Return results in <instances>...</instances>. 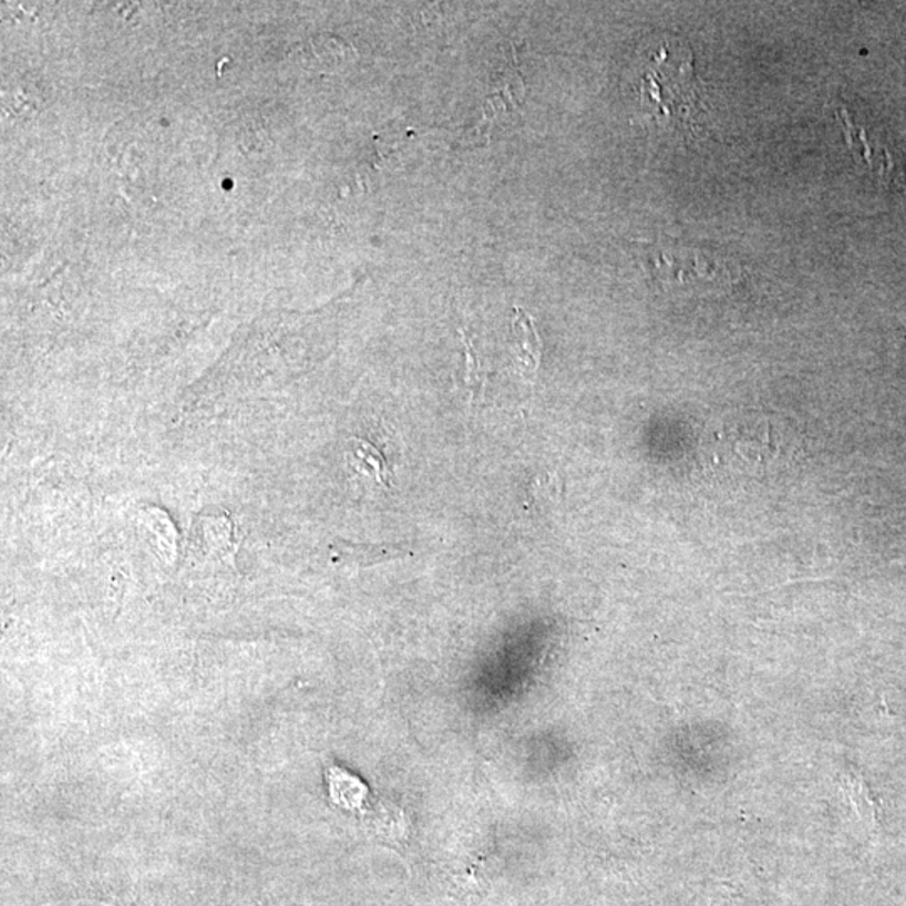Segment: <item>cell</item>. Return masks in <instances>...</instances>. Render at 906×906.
Listing matches in <instances>:
<instances>
[{
	"label": "cell",
	"instance_id": "cell-8",
	"mask_svg": "<svg viewBox=\"0 0 906 906\" xmlns=\"http://www.w3.org/2000/svg\"><path fill=\"white\" fill-rule=\"evenodd\" d=\"M844 787H846L847 796L852 800L859 820L873 830L876 823L875 806L869 800L868 789L863 784L862 778L858 775H847L844 779Z\"/></svg>",
	"mask_w": 906,
	"mask_h": 906
},
{
	"label": "cell",
	"instance_id": "cell-5",
	"mask_svg": "<svg viewBox=\"0 0 906 906\" xmlns=\"http://www.w3.org/2000/svg\"><path fill=\"white\" fill-rule=\"evenodd\" d=\"M334 550V559L344 560V563L358 564V566H370V564L383 563V560L399 559V557L409 556L410 550L397 546V544H378V546H368V544H351V543H336L332 544Z\"/></svg>",
	"mask_w": 906,
	"mask_h": 906
},
{
	"label": "cell",
	"instance_id": "cell-2",
	"mask_svg": "<svg viewBox=\"0 0 906 906\" xmlns=\"http://www.w3.org/2000/svg\"><path fill=\"white\" fill-rule=\"evenodd\" d=\"M723 452L732 461H744L754 467L778 465L782 453L791 452L789 433L764 416H745L741 422L727 425L720 433ZM787 455V453H785Z\"/></svg>",
	"mask_w": 906,
	"mask_h": 906
},
{
	"label": "cell",
	"instance_id": "cell-4",
	"mask_svg": "<svg viewBox=\"0 0 906 906\" xmlns=\"http://www.w3.org/2000/svg\"><path fill=\"white\" fill-rule=\"evenodd\" d=\"M354 54L357 52L353 45L338 38H328V35L311 39L301 48L296 49L299 63L312 70H331V68L341 66L344 61L354 58Z\"/></svg>",
	"mask_w": 906,
	"mask_h": 906
},
{
	"label": "cell",
	"instance_id": "cell-3",
	"mask_svg": "<svg viewBox=\"0 0 906 906\" xmlns=\"http://www.w3.org/2000/svg\"><path fill=\"white\" fill-rule=\"evenodd\" d=\"M511 343H513L514 357H516L521 373L534 380L539 370L540 358H543V341H540L533 316L527 315L517 306L514 308L513 322H511Z\"/></svg>",
	"mask_w": 906,
	"mask_h": 906
},
{
	"label": "cell",
	"instance_id": "cell-6",
	"mask_svg": "<svg viewBox=\"0 0 906 906\" xmlns=\"http://www.w3.org/2000/svg\"><path fill=\"white\" fill-rule=\"evenodd\" d=\"M348 461L358 474L368 475L380 485H390V467H388L387 459L373 443L363 439L351 440Z\"/></svg>",
	"mask_w": 906,
	"mask_h": 906
},
{
	"label": "cell",
	"instance_id": "cell-1",
	"mask_svg": "<svg viewBox=\"0 0 906 906\" xmlns=\"http://www.w3.org/2000/svg\"><path fill=\"white\" fill-rule=\"evenodd\" d=\"M640 58L637 93L641 113L661 128L696 133L706 107L690 45L682 39H660Z\"/></svg>",
	"mask_w": 906,
	"mask_h": 906
},
{
	"label": "cell",
	"instance_id": "cell-7",
	"mask_svg": "<svg viewBox=\"0 0 906 906\" xmlns=\"http://www.w3.org/2000/svg\"><path fill=\"white\" fill-rule=\"evenodd\" d=\"M462 339H464V373H462V384L467 390L472 402H478L484 397L485 384H487V377H485L484 368H482L481 360L475 353L474 347L469 341L467 336L461 331Z\"/></svg>",
	"mask_w": 906,
	"mask_h": 906
}]
</instances>
